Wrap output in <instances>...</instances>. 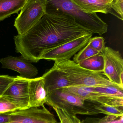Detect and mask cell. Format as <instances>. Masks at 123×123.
Wrapping results in <instances>:
<instances>
[{
  "label": "cell",
  "mask_w": 123,
  "mask_h": 123,
  "mask_svg": "<svg viewBox=\"0 0 123 123\" xmlns=\"http://www.w3.org/2000/svg\"><path fill=\"white\" fill-rule=\"evenodd\" d=\"M92 32L62 13H45L38 22L22 35L14 37L17 53L30 62L37 63L45 52Z\"/></svg>",
  "instance_id": "1"
},
{
  "label": "cell",
  "mask_w": 123,
  "mask_h": 123,
  "mask_svg": "<svg viewBox=\"0 0 123 123\" xmlns=\"http://www.w3.org/2000/svg\"><path fill=\"white\" fill-rule=\"evenodd\" d=\"M45 13H62L70 15L76 22L92 32L102 35L107 32L108 25L96 13L84 12L71 0H45Z\"/></svg>",
  "instance_id": "2"
},
{
  "label": "cell",
  "mask_w": 123,
  "mask_h": 123,
  "mask_svg": "<svg viewBox=\"0 0 123 123\" xmlns=\"http://www.w3.org/2000/svg\"><path fill=\"white\" fill-rule=\"evenodd\" d=\"M53 67L59 71L73 86L97 87L109 85L118 86L111 82L103 72L86 69L70 60L55 61Z\"/></svg>",
  "instance_id": "3"
},
{
  "label": "cell",
  "mask_w": 123,
  "mask_h": 123,
  "mask_svg": "<svg viewBox=\"0 0 123 123\" xmlns=\"http://www.w3.org/2000/svg\"><path fill=\"white\" fill-rule=\"evenodd\" d=\"M52 108L63 109L71 115H95L100 114L96 108L99 103L93 102L59 89L47 94L46 103Z\"/></svg>",
  "instance_id": "4"
},
{
  "label": "cell",
  "mask_w": 123,
  "mask_h": 123,
  "mask_svg": "<svg viewBox=\"0 0 123 123\" xmlns=\"http://www.w3.org/2000/svg\"><path fill=\"white\" fill-rule=\"evenodd\" d=\"M45 0H27L14 21L18 35L23 34L35 25L45 13Z\"/></svg>",
  "instance_id": "5"
},
{
  "label": "cell",
  "mask_w": 123,
  "mask_h": 123,
  "mask_svg": "<svg viewBox=\"0 0 123 123\" xmlns=\"http://www.w3.org/2000/svg\"><path fill=\"white\" fill-rule=\"evenodd\" d=\"M92 35V34L84 35L50 49L42 55L40 60L56 61L70 60L77 53L87 44Z\"/></svg>",
  "instance_id": "6"
},
{
  "label": "cell",
  "mask_w": 123,
  "mask_h": 123,
  "mask_svg": "<svg viewBox=\"0 0 123 123\" xmlns=\"http://www.w3.org/2000/svg\"><path fill=\"white\" fill-rule=\"evenodd\" d=\"M104 61V75L123 89V59L119 51L105 47L102 53Z\"/></svg>",
  "instance_id": "7"
},
{
  "label": "cell",
  "mask_w": 123,
  "mask_h": 123,
  "mask_svg": "<svg viewBox=\"0 0 123 123\" xmlns=\"http://www.w3.org/2000/svg\"><path fill=\"white\" fill-rule=\"evenodd\" d=\"M10 121L6 123H60L45 105L29 108L9 113Z\"/></svg>",
  "instance_id": "8"
},
{
  "label": "cell",
  "mask_w": 123,
  "mask_h": 123,
  "mask_svg": "<svg viewBox=\"0 0 123 123\" xmlns=\"http://www.w3.org/2000/svg\"><path fill=\"white\" fill-rule=\"evenodd\" d=\"M66 92L86 100L117 107H123V99L113 97L95 92L92 87L72 86L63 88Z\"/></svg>",
  "instance_id": "9"
},
{
  "label": "cell",
  "mask_w": 123,
  "mask_h": 123,
  "mask_svg": "<svg viewBox=\"0 0 123 123\" xmlns=\"http://www.w3.org/2000/svg\"><path fill=\"white\" fill-rule=\"evenodd\" d=\"M2 68L16 71L23 78H34L38 74V70L31 62L21 57L9 56L0 60Z\"/></svg>",
  "instance_id": "10"
},
{
  "label": "cell",
  "mask_w": 123,
  "mask_h": 123,
  "mask_svg": "<svg viewBox=\"0 0 123 123\" xmlns=\"http://www.w3.org/2000/svg\"><path fill=\"white\" fill-rule=\"evenodd\" d=\"M29 79L17 76L3 95L29 105Z\"/></svg>",
  "instance_id": "11"
},
{
  "label": "cell",
  "mask_w": 123,
  "mask_h": 123,
  "mask_svg": "<svg viewBox=\"0 0 123 123\" xmlns=\"http://www.w3.org/2000/svg\"><path fill=\"white\" fill-rule=\"evenodd\" d=\"M42 77L29 79V97L30 108L40 107L47 102V93Z\"/></svg>",
  "instance_id": "12"
},
{
  "label": "cell",
  "mask_w": 123,
  "mask_h": 123,
  "mask_svg": "<svg viewBox=\"0 0 123 123\" xmlns=\"http://www.w3.org/2000/svg\"><path fill=\"white\" fill-rule=\"evenodd\" d=\"M47 94L56 90L73 86L72 84L60 72L53 67L42 76Z\"/></svg>",
  "instance_id": "13"
},
{
  "label": "cell",
  "mask_w": 123,
  "mask_h": 123,
  "mask_svg": "<svg viewBox=\"0 0 123 123\" xmlns=\"http://www.w3.org/2000/svg\"><path fill=\"white\" fill-rule=\"evenodd\" d=\"M84 12L86 13H111L112 0H71Z\"/></svg>",
  "instance_id": "14"
},
{
  "label": "cell",
  "mask_w": 123,
  "mask_h": 123,
  "mask_svg": "<svg viewBox=\"0 0 123 123\" xmlns=\"http://www.w3.org/2000/svg\"><path fill=\"white\" fill-rule=\"evenodd\" d=\"M27 0H0V22L18 13Z\"/></svg>",
  "instance_id": "15"
},
{
  "label": "cell",
  "mask_w": 123,
  "mask_h": 123,
  "mask_svg": "<svg viewBox=\"0 0 123 123\" xmlns=\"http://www.w3.org/2000/svg\"><path fill=\"white\" fill-rule=\"evenodd\" d=\"M29 105L3 95L0 96V114L29 108Z\"/></svg>",
  "instance_id": "16"
},
{
  "label": "cell",
  "mask_w": 123,
  "mask_h": 123,
  "mask_svg": "<svg viewBox=\"0 0 123 123\" xmlns=\"http://www.w3.org/2000/svg\"><path fill=\"white\" fill-rule=\"evenodd\" d=\"M81 67L93 71L103 72L104 67V61L102 53L79 62Z\"/></svg>",
  "instance_id": "17"
},
{
  "label": "cell",
  "mask_w": 123,
  "mask_h": 123,
  "mask_svg": "<svg viewBox=\"0 0 123 123\" xmlns=\"http://www.w3.org/2000/svg\"><path fill=\"white\" fill-rule=\"evenodd\" d=\"M92 88L97 92L113 97L123 99V89L117 85H106Z\"/></svg>",
  "instance_id": "18"
},
{
  "label": "cell",
  "mask_w": 123,
  "mask_h": 123,
  "mask_svg": "<svg viewBox=\"0 0 123 123\" xmlns=\"http://www.w3.org/2000/svg\"><path fill=\"white\" fill-rule=\"evenodd\" d=\"M100 53L87 44L77 54H75L73 58V61L76 63L88 59L92 56Z\"/></svg>",
  "instance_id": "19"
},
{
  "label": "cell",
  "mask_w": 123,
  "mask_h": 123,
  "mask_svg": "<svg viewBox=\"0 0 123 123\" xmlns=\"http://www.w3.org/2000/svg\"><path fill=\"white\" fill-rule=\"evenodd\" d=\"M123 116L107 115L103 117H87L81 123H123Z\"/></svg>",
  "instance_id": "20"
},
{
  "label": "cell",
  "mask_w": 123,
  "mask_h": 123,
  "mask_svg": "<svg viewBox=\"0 0 123 123\" xmlns=\"http://www.w3.org/2000/svg\"><path fill=\"white\" fill-rule=\"evenodd\" d=\"M55 111L61 123H81L76 115L69 114L66 111L56 107L52 108Z\"/></svg>",
  "instance_id": "21"
},
{
  "label": "cell",
  "mask_w": 123,
  "mask_h": 123,
  "mask_svg": "<svg viewBox=\"0 0 123 123\" xmlns=\"http://www.w3.org/2000/svg\"><path fill=\"white\" fill-rule=\"evenodd\" d=\"M96 108L99 111L100 113L117 117L123 116V107H117L107 105L99 104L97 105Z\"/></svg>",
  "instance_id": "22"
},
{
  "label": "cell",
  "mask_w": 123,
  "mask_h": 123,
  "mask_svg": "<svg viewBox=\"0 0 123 123\" xmlns=\"http://www.w3.org/2000/svg\"><path fill=\"white\" fill-rule=\"evenodd\" d=\"M111 14L123 20V0H112L110 3Z\"/></svg>",
  "instance_id": "23"
},
{
  "label": "cell",
  "mask_w": 123,
  "mask_h": 123,
  "mask_svg": "<svg viewBox=\"0 0 123 123\" xmlns=\"http://www.w3.org/2000/svg\"><path fill=\"white\" fill-rule=\"evenodd\" d=\"M87 44L100 53L102 52L106 47L104 39L102 37H91Z\"/></svg>",
  "instance_id": "24"
},
{
  "label": "cell",
  "mask_w": 123,
  "mask_h": 123,
  "mask_svg": "<svg viewBox=\"0 0 123 123\" xmlns=\"http://www.w3.org/2000/svg\"><path fill=\"white\" fill-rule=\"evenodd\" d=\"M16 78V77L8 75H0V96L3 95L6 90Z\"/></svg>",
  "instance_id": "25"
},
{
  "label": "cell",
  "mask_w": 123,
  "mask_h": 123,
  "mask_svg": "<svg viewBox=\"0 0 123 123\" xmlns=\"http://www.w3.org/2000/svg\"><path fill=\"white\" fill-rule=\"evenodd\" d=\"M11 115L9 113L0 114V123H6L10 121Z\"/></svg>",
  "instance_id": "26"
},
{
  "label": "cell",
  "mask_w": 123,
  "mask_h": 123,
  "mask_svg": "<svg viewBox=\"0 0 123 123\" xmlns=\"http://www.w3.org/2000/svg\"></svg>",
  "instance_id": "27"
},
{
  "label": "cell",
  "mask_w": 123,
  "mask_h": 123,
  "mask_svg": "<svg viewBox=\"0 0 123 123\" xmlns=\"http://www.w3.org/2000/svg\"></svg>",
  "instance_id": "28"
}]
</instances>
